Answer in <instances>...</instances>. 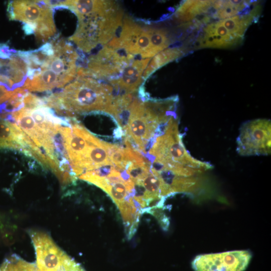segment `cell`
Instances as JSON below:
<instances>
[{
    "mask_svg": "<svg viewBox=\"0 0 271 271\" xmlns=\"http://www.w3.org/2000/svg\"><path fill=\"white\" fill-rule=\"evenodd\" d=\"M150 60L146 58L132 61L124 68L118 78L110 81L111 84L119 91L133 93L142 83L144 71Z\"/></svg>",
    "mask_w": 271,
    "mask_h": 271,
    "instance_id": "7c38bea8",
    "label": "cell"
},
{
    "mask_svg": "<svg viewBox=\"0 0 271 271\" xmlns=\"http://www.w3.org/2000/svg\"><path fill=\"white\" fill-rule=\"evenodd\" d=\"M166 121L146 102L135 97L130 109L129 117L124 131L137 148L146 154L151 148L159 125Z\"/></svg>",
    "mask_w": 271,
    "mask_h": 271,
    "instance_id": "52a82bcc",
    "label": "cell"
},
{
    "mask_svg": "<svg viewBox=\"0 0 271 271\" xmlns=\"http://www.w3.org/2000/svg\"><path fill=\"white\" fill-rule=\"evenodd\" d=\"M52 47L41 64L27 72L22 88L30 91H47L63 87L75 78L79 55L73 46L64 39L51 41Z\"/></svg>",
    "mask_w": 271,
    "mask_h": 271,
    "instance_id": "7a4b0ae2",
    "label": "cell"
},
{
    "mask_svg": "<svg viewBox=\"0 0 271 271\" xmlns=\"http://www.w3.org/2000/svg\"><path fill=\"white\" fill-rule=\"evenodd\" d=\"M237 153L241 156L268 155L271 152V123L257 119L243 123L237 138Z\"/></svg>",
    "mask_w": 271,
    "mask_h": 271,
    "instance_id": "30bf717a",
    "label": "cell"
},
{
    "mask_svg": "<svg viewBox=\"0 0 271 271\" xmlns=\"http://www.w3.org/2000/svg\"><path fill=\"white\" fill-rule=\"evenodd\" d=\"M252 257L248 250H234L196 256L192 262L194 271H244Z\"/></svg>",
    "mask_w": 271,
    "mask_h": 271,
    "instance_id": "8fae6325",
    "label": "cell"
},
{
    "mask_svg": "<svg viewBox=\"0 0 271 271\" xmlns=\"http://www.w3.org/2000/svg\"><path fill=\"white\" fill-rule=\"evenodd\" d=\"M213 1H185L176 10L175 17L180 21L191 22L209 14Z\"/></svg>",
    "mask_w": 271,
    "mask_h": 271,
    "instance_id": "5bb4252c",
    "label": "cell"
},
{
    "mask_svg": "<svg viewBox=\"0 0 271 271\" xmlns=\"http://www.w3.org/2000/svg\"><path fill=\"white\" fill-rule=\"evenodd\" d=\"M185 54V49L181 47L170 48L161 51L154 57L145 69L143 75V80L147 79L161 67L182 57Z\"/></svg>",
    "mask_w": 271,
    "mask_h": 271,
    "instance_id": "9a60e30c",
    "label": "cell"
},
{
    "mask_svg": "<svg viewBox=\"0 0 271 271\" xmlns=\"http://www.w3.org/2000/svg\"><path fill=\"white\" fill-rule=\"evenodd\" d=\"M16 90L17 88L9 90L4 85L0 84V104L8 101L16 93Z\"/></svg>",
    "mask_w": 271,
    "mask_h": 271,
    "instance_id": "e0dca14e",
    "label": "cell"
},
{
    "mask_svg": "<svg viewBox=\"0 0 271 271\" xmlns=\"http://www.w3.org/2000/svg\"><path fill=\"white\" fill-rule=\"evenodd\" d=\"M260 12V7L256 5L241 14L204 25L196 39V46L198 48H230L238 45Z\"/></svg>",
    "mask_w": 271,
    "mask_h": 271,
    "instance_id": "5b68a950",
    "label": "cell"
},
{
    "mask_svg": "<svg viewBox=\"0 0 271 271\" xmlns=\"http://www.w3.org/2000/svg\"><path fill=\"white\" fill-rule=\"evenodd\" d=\"M117 5L109 6L103 1H83L74 10L78 22L74 34L69 38L78 48L89 52L98 45H105L114 28Z\"/></svg>",
    "mask_w": 271,
    "mask_h": 271,
    "instance_id": "277c9868",
    "label": "cell"
},
{
    "mask_svg": "<svg viewBox=\"0 0 271 271\" xmlns=\"http://www.w3.org/2000/svg\"><path fill=\"white\" fill-rule=\"evenodd\" d=\"M33 144L16 123L0 117V148L19 150L28 155Z\"/></svg>",
    "mask_w": 271,
    "mask_h": 271,
    "instance_id": "4fadbf2b",
    "label": "cell"
},
{
    "mask_svg": "<svg viewBox=\"0 0 271 271\" xmlns=\"http://www.w3.org/2000/svg\"><path fill=\"white\" fill-rule=\"evenodd\" d=\"M113 88L91 77L76 75L75 79L59 92L43 99L46 105L61 115L103 111L109 113L114 97Z\"/></svg>",
    "mask_w": 271,
    "mask_h": 271,
    "instance_id": "6da1fadb",
    "label": "cell"
},
{
    "mask_svg": "<svg viewBox=\"0 0 271 271\" xmlns=\"http://www.w3.org/2000/svg\"><path fill=\"white\" fill-rule=\"evenodd\" d=\"M37 271H79L83 267L61 249L46 233L30 231Z\"/></svg>",
    "mask_w": 271,
    "mask_h": 271,
    "instance_id": "ba28073f",
    "label": "cell"
},
{
    "mask_svg": "<svg viewBox=\"0 0 271 271\" xmlns=\"http://www.w3.org/2000/svg\"><path fill=\"white\" fill-rule=\"evenodd\" d=\"M7 11L10 20L32 27L39 42H47L56 32L52 9L46 1H11Z\"/></svg>",
    "mask_w": 271,
    "mask_h": 271,
    "instance_id": "8992f818",
    "label": "cell"
},
{
    "mask_svg": "<svg viewBox=\"0 0 271 271\" xmlns=\"http://www.w3.org/2000/svg\"><path fill=\"white\" fill-rule=\"evenodd\" d=\"M133 56L119 50L104 46L97 53L91 56L86 67H78L77 75L95 79H117L131 62ZM111 81V80H110Z\"/></svg>",
    "mask_w": 271,
    "mask_h": 271,
    "instance_id": "9c48e42d",
    "label": "cell"
},
{
    "mask_svg": "<svg viewBox=\"0 0 271 271\" xmlns=\"http://www.w3.org/2000/svg\"><path fill=\"white\" fill-rule=\"evenodd\" d=\"M0 271H37L35 263L28 262L16 254L6 258L0 265Z\"/></svg>",
    "mask_w": 271,
    "mask_h": 271,
    "instance_id": "2e32d148",
    "label": "cell"
},
{
    "mask_svg": "<svg viewBox=\"0 0 271 271\" xmlns=\"http://www.w3.org/2000/svg\"><path fill=\"white\" fill-rule=\"evenodd\" d=\"M149 154L154 170H169L179 176L194 177L200 171L205 172L212 167L208 162L194 158L186 150L179 132L176 115L170 118L164 132L155 137Z\"/></svg>",
    "mask_w": 271,
    "mask_h": 271,
    "instance_id": "3957f363",
    "label": "cell"
}]
</instances>
